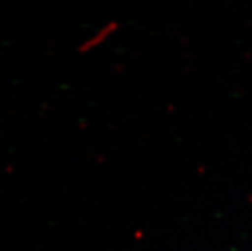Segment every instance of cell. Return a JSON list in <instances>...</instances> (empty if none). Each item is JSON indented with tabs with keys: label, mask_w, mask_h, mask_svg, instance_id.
<instances>
[{
	"label": "cell",
	"mask_w": 252,
	"mask_h": 251,
	"mask_svg": "<svg viewBox=\"0 0 252 251\" xmlns=\"http://www.w3.org/2000/svg\"><path fill=\"white\" fill-rule=\"evenodd\" d=\"M112 26L113 25H108L106 27H104V29L100 30L97 34H96L95 36H94L93 38H90L89 41L86 42V46L87 48H91V46H94V45L99 44L100 41H101L102 38L106 37V36L109 35V32H112Z\"/></svg>",
	"instance_id": "obj_1"
}]
</instances>
